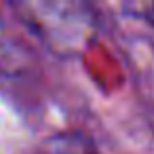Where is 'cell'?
<instances>
[{
  "label": "cell",
  "instance_id": "1",
  "mask_svg": "<svg viewBox=\"0 0 154 154\" xmlns=\"http://www.w3.org/2000/svg\"><path fill=\"white\" fill-rule=\"evenodd\" d=\"M18 16L39 35L41 41L59 53L84 49L96 29V16L80 2H20Z\"/></svg>",
  "mask_w": 154,
  "mask_h": 154
},
{
  "label": "cell",
  "instance_id": "2",
  "mask_svg": "<svg viewBox=\"0 0 154 154\" xmlns=\"http://www.w3.org/2000/svg\"><path fill=\"white\" fill-rule=\"evenodd\" d=\"M43 154H94V152L84 139H78L74 135H63L55 137L45 146Z\"/></svg>",
  "mask_w": 154,
  "mask_h": 154
},
{
  "label": "cell",
  "instance_id": "3",
  "mask_svg": "<svg viewBox=\"0 0 154 154\" xmlns=\"http://www.w3.org/2000/svg\"><path fill=\"white\" fill-rule=\"evenodd\" d=\"M146 16H148V20H150V22L154 23V4H150V6H148V10H146Z\"/></svg>",
  "mask_w": 154,
  "mask_h": 154
}]
</instances>
